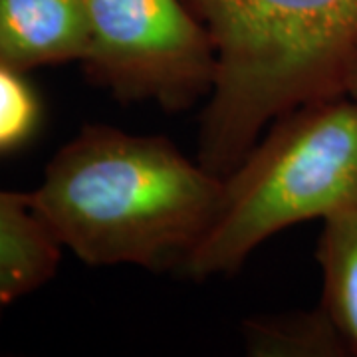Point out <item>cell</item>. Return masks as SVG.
Instances as JSON below:
<instances>
[{"label": "cell", "instance_id": "obj_1", "mask_svg": "<svg viewBox=\"0 0 357 357\" xmlns=\"http://www.w3.org/2000/svg\"><path fill=\"white\" fill-rule=\"evenodd\" d=\"M225 178L165 137L86 126L54 155L32 206L89 266L185 264L217 217Z\"/></svg>", "mask_w": 357, "mask_h": 357}, {"label": "cell", "instance_id": "obj_2", "mask_svg": "<svg viewBox=\"0 0 357 357\" xmlns=\"http://www.w3.org/2000/svg\"><path fill=\"white\" fill-rule=\"evenodd\" d=\"M217 52L199 163L229 177L260 131L344 96L357 60V0H187Z\"/></svg>", "mask_w": 357, "mask_h": 357}, {"label": "cell", "instance_id": "obj_3", "mask_svg": "<svg viewBox=\"0 0 357 357\" xmlns=\"http://www.w3.org/2000/svg\"><path fill=\"white\" fill-rule=\"evenodd\" d=\"M357 208V100L335 96L274 121L225 177L217 217L185 260L192 278L229 274L286 227Z\"/></svg>", "mask_w": 357, "mask_h": 357}, {"label": "cell", "instance_id": "obj_4", "mask_svg": "<svg viewBox=\"0 0 357 357\" xmlns=\"http://www.w3.org/2000/svg\"><path fill=\"white\" fill-rule=\"evenodd\" d=\"M91 82L181 112L211 96L217 52L187 0H86Z\"/></svg>", "mask_w": 357, "mask_h": 357}, {"label": "cell", "instance_id": "obj_5", "mask_svg": "<svg viewBox=\"0 0 357 357\" xmlns=\"http://www.w3.org/2000/svg\"><path fill=\"white\" fill-rule=\"evenodd\" d=\"M89 40L86 0H0V66L24 74L82 64Z\"/></svg>", "mask_w": 357, "mask_h": 357}, {"label": "cell", "instance_id": "obj_6", "mask_svg": "<svg viewBox=\"0 0 357 357\" xmlns=\"http://www.w3.org/2000/svg\"><path fill=\"white\" fill-rule=\"evenodd\" d=\"M62 246L32 206V192L0 191V314L56 274Z\"/></svg>", "mask_w": 357, "mask_h": 357}, {"label": "cell", "instance_id": "obj_7", "mask_svg": "<svg viewBox=\"0 0 357 357\" xmlns=\"http://www.w3.org/2000/svg\"><path fill=\"white\" fill-rule=\"evenodd\" d=\"M318 260L326 284V312L337 333L357 349V208L324 220Z\"/></svg>", "mask_w": 357, "mask_h": 357}, {"label": "cell", "instance_id": "obj_8", "mask_svg": "<svg viewBox=\"0 0 357 357\" xmlns=\"http://www.w3.org/2000/svg\"><path fill=\"white\" fill-rule=\"evenodd\" d=\"M40 115L38 96L22 72L0 66V153L24 145L38 129Z\"/></svg>", "mask_w": 357, "mask_h": 357}, {"label": "cell", "instance_id": "obj_9", "mask_svg": "<svg viewBox=\"0 0 357 357\" xmlns=\"http://www.w3.org/2000/svg\"><path fill=\"white\" fill-rule=\"evenodd\" d=\"M344 96H349V98L357 100V60L354 68H351V72H349V76H347V82H345Z\"/></svg>", "mask_w": 357, "mask_h": 357}]
</instances>
